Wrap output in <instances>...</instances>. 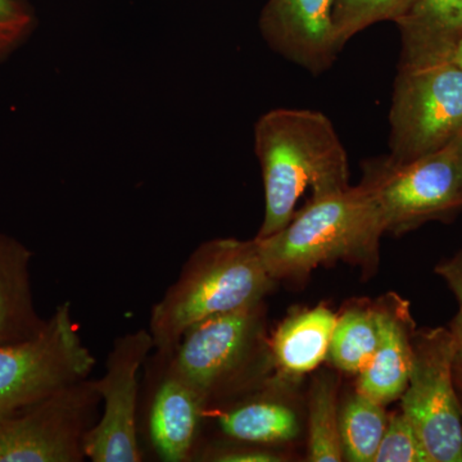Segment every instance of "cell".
<instances>
[{"label": "cell", "instance_id": "cell-20", "mask_svg": "<svg viewBox=\"0 0 462 462\" xmlns=\"http://www.w3.org/2000/svg\"><path fill=\"white\" fill-rule=\"evenodd\" d=\"M387 424L384 404L360 392L349 398L340 413V436L346 460L374 462Z\"/></svg>", "mask_w": 462, "mask_h": 462}, {"label": "cell", "instance_id": "cell-19", "mask_svg": "<svg viewBox=\"0 0 462 462\" xmlns=\"http://www.w3.org/2000/svg\"><path fill=\"white\" fill-rule=\"evenodd\" d=\"M309 460L312 462L345 460L342 436H340L337 383L328 375L316 378L310 392Z\"/></svg>", "mask_w": 462, "mask_h": 462}, {"label": "cell", "instance_id": "cell-24", "mask_svg": "<svg viewBox=\"0 0 462 462\" xmlns=\"http://www.w3.org/2000/svg\"><path fill=\"white\" fill-rule=\"evenodd\" d=\"M238 442V440H236ZM240 446L211 447L203 451L199 460L214 462H276L282 458L254 443L239 442Z\"/></svg>", "mask_w": 462, "mask_h": 462}, {"label": "cell", "instance_id": "cell-9", "mask_svg": "<svg viewBox=\"0 0 462 462\" xmlns=\"http://www.w3.org/2000/svg\"><path fill=\"white\" fill-rule=\"evenodd\" d=\"M412 354L401 411L411 420L431 462H462V407L455 389L451 331L437 328L416 334Z\"/></svg>", "mask_w": 462, "mask_h": 462}, {"label": "cell", "instance_id": "cell-25", "mask_svg": "<svg viewBox=\"0 0 462 462\" xmlns=\"http://www.w3.org/2000/svg\"><path fill=\"white\" fill-rule=\"evenodd\" d=\"M436 273L445 279L462 306V251L455 257L438 264Z\"/></svg>", "mask_w": 462, "mask_h": 462}, {"label": "cell", "instance_id": "cell-30", "mask_svg": "<svg viewBox=\"0 0 462 462\" xmlns=\"http://www.w3.org/2000/svg\"><path fill=\"white\" fill-rule=\"evenodd\" d=\"M3 238H5V236H2V234H0V240H2Z\"/></svg>", "mask_w": 462, "mask_h": 462}, {"label": "cell", "instance_id": "cell-16", "mask_svg": "<svg viewBox=\"0 0 462 462\" xmlns=\"http://www.w3.org/2000/svg\"><path fill=\"white\" fill-rule=\"evenodd\" d=\"M337 319L328 307L318 306L282 322L272 342L273 361L279 370L294 376L315 370L329 356Z\"/></svg>", "mask_w": 462, "mask_h": 462}, {"label": "cell", "instance_id": "cell-12", "mask_svg": "<svg viewBox=\"0 0 462 462\" xmlns=\"http://www.w3.org/2000/svg\"><path fill=\"white\" fill-rule=\"evenodd\" d=\"M162 373L148 409V438L165 462L194 460L200 422L207 410L199 394L167 367L157 355Z\"/></svg>", "mask_w": 462, "mask_h": 462}, {"label": "cell", "instance_id": "cell-28", "mask_svg": "<svg viewBox=\"0 0 462 462\" xmlns=\"http://www.w3.org/2000/svg\"><path fill=\"white\" fill-rule=\"evenodd\" d=\"M455 379L457 380L458 385L462 389V364H455Z\"/></svg>", "mask_w": 462, "mask_h": 462}, {"label": "cell", "instance_id": "cell-31", "mask_svg": "<svg viewBox=\"0 0 462 462\" xmlns=\"http://www.w3.org/2000/svg\"><path fill=\"white\" fill-rule=\"evenodd\" d=\"M461 407H462V401H461Z\"/></svg>", "mask_w": 462, "mask_h": 462}, {"label": "cell", "instance_id": "cell-26", "mask_svg": "<svg viewBox=\"0 0 462 462\" xmlns=\"http://www.w3.org/2000/svg\"><path fill=\"white\" fill-rule=\"evenodd\" d=\"M449 331H451L455 342L456 363L462 364V306H460L457 315L452 320Z\"/></svg>", "mask_w": 462, "mask_h": 462}, {"label": "cell", "instance_id": "cell-8", "mask_svg": "<svg viewBox=\"0 0 462 462\" xmlns=\"http://www.w3.org/2000/svg\"><path fill=\"white\" fill-rule=\"evenodd\" d=\"M99 404L89 376L12 413L0 420V462H83Z\"/></svg>", "mask_w": 462, "mask_h": 462}, {"label": "cell", "instance_id": "cell-14", "mask_svg": "<svg viewBox=\"0 0 462 462\" xmlns=\"http://www.w3.org/2000/svg\"><path fill=\"white\" fill-rule=\"evenodd\" d=\"M411 327L406 303L384 306L382 340L373 360L360 373L357 392L384 406L402 397L412 369Z\"/></svg>", "mask_w": 462, "mask_h": 462}, {"label": "cell", "instance_id": "cell-5", "mask_svg": "<svg viewBox=\"0 0 462 462\" xmlns=\"http://www.w3.org/2000/svg\"><path fill=\"white\" fill-rule=\"evenodd\" d=\"M389 158L407 163L451 144L462 130V69L451 62L398 69Z\"/></svg>", "mask_w": 462, "mask_h": 462}, {"label": "cell", "instance_id": "cell-10", "mask_svg": "<svg viewBox=\"0 0 462 462\" xmlns=\"http://www.w3.org/2000/svg\"><path fill=\"white\" fill-rule=\"evenodd\" d=\"M154 349L149 329L115 339L106 373L94 379L103 403L102 415L88 433L85 455L93 462H141L138 436L139 372Z\"/></svg>", "mask_w": 462, "mask_h": 462}, {"label": "cell", "instance_id": "cell-17", "mask_svg": "<svg viewBox=\"0 0 462 462\" xmlns=\"http://www.w3.org/2000/svg\"><path fill=\"white\" fill-rule=\"evenodd\" d=\"M217 424L229 439L254 445L287 442L300 433L293 410L263 398L242 401L218 412Z\"/></svg>", "mask_w": 462, "mask_h": 462}, {"label": "cell", "instance_id": "cell-6", "mask_svg": "<svg viewBox=\"0 0 462 462\" xmlns=\"http://www.w3.org/2000/svg\"><path fill=\"white\" fill-rule=\"evenodd\" d=\"M361 182L373 191L387 233H407L462 208V154L454 141L411 162L374 158Z\"/></svg>", "mask_w": 462, "mask_h": 462}, {"label": "cell", "instance_id": "cell-29", "mask_svg": "<svg viewBox=\"0 0 462 462\" xmlns=\"http://www.w3.org/2000/svg\"><path fill=\"white\" fill-rule=\"evenodd\" d=\"M456 144H457L458 149H460L462 154V130L460 134H458L457 138L455 139Z\"/></svg>", "mask_w": 462, "mask_h": 462}, {"label": "cell", "instance_id": "cell-21", "mask_svg": "<svg viewBox=\"0 0 462 462\" xmlns=\"http://www.w3.org/2000/svg\"><path fill=\"white\" fill-rule=\"evenodd\" d=\"M411 0H336L334 29L340 47L366 27L383 21H396Z\"/></svg>", "mask_w": 462, "mask_h": 462}, {"label": "cell", "instance_id": "cell-13", "mask_svg": "<svg viewBox=\"0 0 462 462\" xmlns=\"http://www.w3.org/2000/svg\"><path fill=\"white\" fill-rule=\"evenodd\" d=\"M394 23L401 35L398 69L448 62L462 39V0H411Z\"/></svg>", "mask_w": 462, "mask_h": 462}, {"label": "cell", "instance_id": "cell-3", "mask_svg": "<svg viewBox=\"0 0 462 462\" xmlns=\"http://www.w3.org/2000/svg\"><path fill=\"white\" fill-rule=\"evenodd\" d=\"M384 233L378 202L361 182L307 206L269 238L254 239L273 281H298L337 261L372 270Z\"/></svg>", "mask_w": 462, "mask_h": 462}, {"label": "cell", "instance_id": "cell-23", "mask_svg": "<svg viewBox=\"0 0 462 462\" xmlns=\"http://www.w3.org/2000/svg\"><path fill=\"white\" fill-rule=\"evenodd\" d=\"M35 12L27 0H0V62L32 35Z\"/></svg>", "mask_w": 462, "mask_h": 462}, {"label": "cell", "instance_id": "cell-4", "mask_svg": "<svg viewBox=\"0 0 462 462\" xmlns=\"http://www.w3.org/2000/svg\"><path fill=\"white\" fill-rule=\"evenodd\" d=\"M263 336V303L208 319L190 328L167 367L197 394L208 411L216 401L245 387Z\"/></svg>", "mask_w": 462, "mask_h": 462}, {"label": "cell", "instance_id": "cell-27", "mask_svg": "<svg viewBox=\"0 0 462 462\" xmlns=\"http://www.w3.org/2000/svg\"><path fill=\"white\" fill-rule=\"evenodd\" d=\"M448 62L454 63L455 66L462 69V39L456 44L451 56L448 58Z\"/></svg>", "mask_w": 462, "mask_h": 462}, {"label": "cell", "instance_id": "cell-22", "mask_svg": "<svg viewBox=\"0 0 462 462\" xmlns=\"http://www.w3.org/2000/svg\"><path fill=\"white\" fill-rule=\"evenodd\" d=\"M374 462H431L418 431L402 411L388 421Z\"/></svg>", "mask_w": 462, "mask_h": 462}, {"label": "cell", "instance_id": "cell-2", "mask_svg": "<svg viewBox=\"0 0 462 462\" xmlns=\"http://www.w3.org/2000/svg\"><path fill=\"white\" fill-rule=\"evenodd\" d=\"M273 282L256 239L203 243L152 307L148 329L157 355H171L182 336L199 322L263 303Z\"/></svg>", "mask_w": 462, "mask_h": 462}, {"label": "cell", "instance_id": "cell-1", "mask_svg": "<svg viewBox=\"0 0 462 462\" xmlns=\"http://www.w3.org/2000/svg\"><path fill=\"white\" fill-rule=\"evenodd\" d=\"M254 151L264 189L258 240L284 229L307 206L349 188L346 149L321 112L276 108L261 116Z\"/></svg>", "mask_w": 462, "mask_h": 462}, {"label": "cell", "instance_id": "cell-11", "mask_svg": "<svg viewBox=\"0 0 462 462\" xmlns=\"http://www.w3.org/2000/svg\"><path fill=\"white\" fill-rule=\"evenodd\" d=\"M336 0H269L260 30L269 47L312 75L327 71L342 47L334 29Z\"/></svg>", "mask_w": 462, "mask_h": 462}, {"label": "cell", "instance_id": "cell-18", "mask_svg": "<svg viewBox=\"0 0 462 462\" xmlns=\"http://www.w3.org/2000/svg\"><path fill=\"white\" fill-rule=\"evenodd\" d=\"M384 306L352 307L337 319L329 356L342 372L360 374L373 360L383 336Z\"/></svg>", "mask_w": 462, "mask_h": 462}, {"label": "cell", "instance_id": "cell-7", "mask_svg": "<svg viewBox=\"0 0 462 462\" xmlns=\"http://www.w3.org/2000/svg\"><path fill=\"white\" fill-rule=\"evenodd\" d=\"M96 357L69 302L60 303L33 339L0 346V420L58 389L89 378Z\"/></svg>", "mask_w": 462, "mask_h": 462}, {"label": "cell", "instance_id": "cell-15", "mask_svg": "<svg viewBox=\"0 0 462 462\" xmlns=\"http://www.w3.org/2000/svg\"><path fill=\"white\" fill-rule=\"evenodd\" d=\"M32 252L17 240H0V346L33 339L44 330L30 284Z\"/></svg>", "mask_w": 462, "mask_h": 462}]
</instances>
